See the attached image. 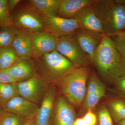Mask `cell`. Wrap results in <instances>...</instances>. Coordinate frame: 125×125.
<instances>
[{
	"instance_id": "30",
	"label": "cell",
	"mask_w": 125,
	"mask_h": 125,
	"mask_svg": "<svg viewBox=\"0 0 125 125\" xmlns=\"http://www.w3.org/2000/svg\"><path fill=\"white\" fill-rule=\"evenodd\" d=\"M115 89L120 96L125 94V75L121 76L114 84Z\"/></svg>"
},
{
	"instance_id": "2",
	"label": "cell",
	"mask_w": 125,
	"mask_h": 125,
	"mask_svg": "<svg viewBox=\"0 0 125 125\" xmlns=\"http://www.w3.org/2000/svg\"><path fill=\"white\" fill-rule=\"evenodd\" d=\"M90 73L89 67H75L58 82L63 97L74 107L78 108L83 104Z\"/></svg>"
},
{
	"instance_id": "26",
	"label": "cell",
	"mask_w": 125,
	"mask_h": 125,
	"mask_svg": "<svg viewBox=\"0 0 125 125\" xmlns=\"http://www.w3.org/2000/svg\"><path fill=\"white\" fill-rule=\"evenodd\" d=\"M97 124L98 125H114L113 120L106 106H102L98 113Z\"/></svg>"
},
{
	"instance_id": "17",
	"label": "cell",
	"mask_w": 125,
	"mask_h": 125,
	"mask_svg": "<svg viewBox=\"0 0 125 125\" xmlns=\"http://www.w3.org/2000/svg\"><path fill=\"white\" fill-rule=\"evenodd\" d=\"M61 0H30L28 6L42 16L57 15Z\"/></svg>"
},
{
	"instance_id": "7",
	"label": "cell",
	"mask_w": 125,
	"mask_h": 125,
	"mask_svg": "<svg viewBox=\"0 0 125 125\" xmlns=\"http://www.w3.org/2000/svg\"><path fill=\"white\" fill-rule=\"evenodd\" d=\"M42 18L45 31L57 39L72 35L76 30L81 28L76 19H66L57 15L42 16Z\"/></svg>"
},
{
	"instance_id": "6",
	"label": "cell",
	"mask_w": 125,
	"mask_h": 125,
	"mask_svg": "<svg viewBox=\"0 0 125 125\" xmlns=\"http://www.w3.org/2000/svg\"><path fill=\"white\" fill-rule=\"evenodd\" d=\"M13 25L16 29L29 33H39L45 31L42 16L28 7L19 9L11 15Z\"/></svg>"
},
{
	"instance_id": "11",
	"label": "cell",
	"mask_w": 125,
	"mask_h": 125,
	"mask_svg": "<svg viewBox=\"0 0 125 125\" xmlns=\"http://www.w3.org/2000/svg\"><path fill=\"white\" fill-rule=\"evenodd\" d=\"M83 50L89 56L93 64L94 53L104 35L79 28L73 34Z\"/></svg>"
},
{
	"instance_id": "34",
	"label": "cell",
	"mask_w": 125,
	"mask_h": 125,
	"mask_svg": "<svg viewBox=\"0 0 125 125\" xmlns=\"http://www.w3.org/2000/svg\"><path fill=\"white\" fill-rule=\"evenodd\" d=\"M23 125H37L35 117L26 120Z\"/></svg>"
},
{
	"instance_id": "20",
	"label": "cell",
	"mask_w": 125,
	"mask_h": 125,
	"mask_svg": "<svg viewBox=\"0 0 125 125\" xmlns=\"http://www.w3.org/2000/svg\"><path fill=\"white\" fill-rule=\"evenodd\" d=\"M20 58L12 46L0 48L1 71L9 69Z\"/></svg>"
},
{
	"instance_id": "16",
	"label": "cell",
	"mask_w": 125,
	"mask_h": 125,
	"mask_svg": "<svg viewBox=\"0 0 125 125\" xmlns=\"http://www.w3.org/2000/svg\"><path fill=\"white\" fill-rule=\"evenodd\" d=\"M94 7L80 11L74 19L78 21L81 28L105 35L102 24L94 13Z\"/></svg>"
},
{
	"instance_id": "14",
	"label": "cell",
	"mask_w": 125,
	"mask_h": 125,
	"mask_svg": "<svg viewBox=\"0 0 125 125\" xmlns=\"http://www.w3.org/2000/svg\"><path fill=\"white\" fill-rule=\"evenodd\" d=\"M97 0H61L57 16L74 19L82 10L94 6Z\"/></svg>"
},
{
	"instance_id": "33",
	"label": "cell",
	"mask_w": 125,
	"mask_h": 125,
	"mask_svg": "<svg viewBox=\"0 0 125 125\" xmlns=\"http://www.w3.org/2000/svg\"><path fill=\"white\" fill-rule=\"evenodd\" d=\"M73 125H86L83 117L76 118L74 122Z\"/></svg>"
},
{
	"instance_id": "31",
	"label": "cell",
	"mask_w": 125,
	"mask_h": 125,
	"mask_svg": "<svg viewBox=\"0 0 125 125\" xmlns=\"http://www.w3.org/2000/svg\"><path fill=\"white\" fill-rule=\"evenodd\" d=\"M21 1L20 0H7V4L9 11L11 13L18 4Z\"/></svg>"
},
{
	"instance_id": "3",
	"label": "cell",
	"mask_w": 125,
	"mask_h": 125,
	"mask_svg": "<svg viewBox=\"0 0 125 125\" xmlns=\"http://www.w3.org/2000/svg\"><path fill=\"white\" fill-rule=\"evenodd\" d=\"M94 9L105 35L111 37L125 31V6L115 0H97Z\"/></svg>"
},
{
	"instance_id": "35",
	"label": "cell",
	"mask_w": 125,
	"mask_h": 125,
	"mask_svg": "<svg viewBox=\"0 0 125 125\" xmlns=\"http://www.w3.org/2000/svg\"><path fill=\"white\" fill-rule=\"evenodd\" d=\"M116 125H125V119L118 122L116 124Z\"/></svg>"
},
{
	"instance_id": "27",
	"label": "cell",
	"mask_w": 125,
	"mask_h": 125,
	"mask_svg": "<svg viewBox=\"0 0 125 125\" xmlns=\"http://www.w3.org/2000/svg\"><path fill=\"white\" fill-rule=\"evenodd\" d=\"M121 58H125V31L111 37Z\"/></svg>"
},
{
	"instance_id": "36",
	"label": "cell",
	"mask_w": 125,
	"mask_h": 125,
	"mask_svg": "<svg viewBox=\"0 0 125 125\" xmlns=\"http://www.w3.org/2000/svg\"><path fill=\"white\" fill-rule=\"evenodd\" d=\"M4 111L2 105H0V117L2 115V113Z\"/></svg>"
},
{
	"instance_id": "38",
	"label": "cell",
	"mask_w": 125,
	"mask_h": 125,
	"mask_svg": "<svg viewBox=\"0 0 125 125\" xmlns=\"http://www.w3.org/2000/svg\"><path fill=\"white\" fill-rule=\"evenodd\" d=\"M1 70H0V71Z\"/></svg>"
},
{
	"instance_id": "19",
	"label": "cell",
	"mask_w": 125,
	"mask_h": 125,
	"mask_svg": "<svg viewBox=\"0 0 125 125\" xmlns=\"http://www.w3.org/2000/svg\"><path fill=\"white\" fill-rule=\"evenodd\" d=\"M106 106L116 124L125 119V102L122 99L116 98L108 99Z\"/></svg>"
},
{
	"instance_id": "13",
	"label": "cell",
	"mask_w": 125,
	"mask_h": 125,
	"mask_svg": "<svg viewBox=\"0 0 125 125\" xmlns=\"http://www.w3.org/2000/svg\"><path fill=\"white\" fill-rule=\"evenodd\" d=\"M57 39L46 31L33 34L32 57L37 58L43 54L56 51Z\"/></svg>"
},
{
	"instance_id": "29",
	"label": "cell",
	"mask_w": 125,
	"mask_h": 125,
	"mask_svg": "<svg viewBox=\"0 0 125 125\" xmlns=\"http://www.w3.org/2000/svg\"><path fill=\"white\" fill-rule=\"evenodd\" d=\"M83 117L86 125H97V117L92 110H89L86 112Z\"/></svg>"
},
{
	"instance_id": "28",
	"label": "cell",
	"mask_w": 125,
	"mask_h": 125,
	"mask_svg": "<svg viewBox=\"0 0 125 125\" xmlns=\"http://www.w3.org/2000/svg\"><path fill=\"white\" fill-rule=\"evenodd\" d=\"M18 82V81L5 70L0 71V83L13 84Z\"/></svg>"
},
{
	"instance_id": "8",
	"label": "cell",
	"mask_w": 125,
	"mask_h": 125,
	"mask_svg": "<svg viewBox=\"0 0 125 125\" xmlns=\"http://www.w3.org/2000/svg\"><path fill=\"white\" fill-rule=\"evenodd\" d=\"M2 107L4 111L15 114L25 120L35 117L39 108L36 104L20 96L11 99Z\"/></svg>"
},
{
	"instance_id": "37",
	"label": "cell",
	"mask_w": 125,
	"mask_h": 125,
	"mask_svg": "<svg viewBox=\"0 0 125 125\" xmlns=\"http://www.w3.org/2000/svg\"><path fill=\"white\" fill-rule=\"evenodd\" d=\"M120 96V98L122 99V100H123V101L125 102V94Z\"/></svg>"
},
{
	"instance_id": "21",
	"label": "cell",
	"mask_w": 125,
	"mask_h": 125,
	"mask_svg": "<svg viewBox=\"0 0 125 125\" xmlns=\"http://www.w3.org/2000/svg\"><path fill=\"white\" fill-rule=\"evenodd\" d=\"M19 96L17 83L5 84L0 83V105H5L16 96Z\"/></svg>"
},
{
	"instance_id": "10",
	"label": "cell",
	"mask_w": 125,
	"mask_h": 125,
	"mask_svg": "<svg viewBox=\"0 0 125 125\" xmlns=\"http://www.w3.org/2000/svg\"><path fill=\"white\" fill-rule=\"evenodd\" d=\"M52 125H73L76 115L73 106L63 96L56 99Z\"/></svg>"
},
{
	"instance_id": "4",
	"label": "cell",
	"mask_w": 125,
	"mask_h": 125,
	"mask_svg": "<svg viewBox=\"0 0 125 125\" xmlns=\"http://www.w3.org/2000/svg\"><path fill=\"white\" fill-rule=\"evenodd\" d=\"M35 59L42 65L44 74L57 83L68 72L76 67L57 51L45 53Z\"/></svg>"
},
{
	"instance_id": "22",
	"label": "cell",
	"mask_w": 125,
	"mask_h": 125,
	"mask_svg": "<svg viewBox=\"0 0 125 125\" xmlns=\"http://www.w3.org/2000/svg\"><path fill=\"white\" fill-rule=\"evenodd\" d=\"M105 93L106 87L104 86L97 91L86 94L82 104L83 111L87 112L92 110L105 95Z\"/></svg>"
},
{
	"instance_id": "9",
	"label": "cell",
	"mask_w": 125,
	"mask_h": 125,
	"mask_svg": "<svg viewBox=\"0 0 125 125\" xmlns=\"http://www.w3.org/2000/svg\"><path fill=\"white\" fill-rule=\"evenodd\" d=\"M19 95L34 103L39 102L45 90V83L41 78H32L17 83Z\"/></svg>"
},
{
	"instance_id": "23",
	"label": "cell",
	"mask_w": 125,
	"mask_h": 125,
	"mask_svg": "<svg viewBox=\"0 0 125 125\" xmlns=\"http://www.w3.org/2000/svg\"><path fill=\"white\" fill-rule=\"evenodd\" d=\"M17 30L13 25L1 28L0 30V48L11 46Z\"/></svg>"
},
{
	"instance_id": "15",
	"label": "cell",
	"mask_w": 125,
	"mask_h": 125,
	"mask_svg": "<svg viewBox=\"0 0 125 125\" xmlns=\"http://www.w3.org/2000/svg\"><path fill=\"white\" fill-rule=\"evenodd\" d=\"M11 46L20 58L32 57L33 34L17 29Z\"/></svg>"
},
{
	"instance_id": "5",
	"label": "cell",
	"mask_w": 125,
	"mask_h": 125,
	"mask_svg": "<svg viewBox=\"0 0 125 125\" xmlns=\"http://www.w3.org/2000/svg\"><path fill=\"white\" fill-rule=\"evenodd\" d=\"M56 50L75 67H89L93 64L89 56L83 50L73 34L57 38Z\"/></svg>"
},
{
	"instance_id": "24",
	"label": "cell",
	"mask_w": 125,
	"mask_h": 125,
	"mask_svg": "<svg viewBox=\"0 0 125 125\" xmlns=\"http://www.w3.org/2000/svg\"><path fill=\"white\" fill-rule=\"evenodd\" d=\"M13 25L12 16L9 11L7 0H0V27Z\"/></svg>"
},
{
	"instance_id": "32",
	"label": "cell",
	"mask_w": 125,
	"mask_h": 125,
	"mask_svg": "<svg viewBox=\"0 0 125 125\" xmlns=\"http://www.w3.org/2000/svg\"><path fill=\"white\" fill-rule=\"evenodd\" d=\"M120 70L122 76L125 75V58H121L120 62Z\"/></svg>"
},
{
	"instance_id": "25",
	"label": "cell",
	"mask_w": 125,
	"mask_h": 125,
	"mask_svg": "<svg viewBox=\"0 0 125 125\" xmlns=\"http://www.w3.org/2000/svg\"><path fill=\"white\" fill-rule=\"evenodd\" d=\"M26 120L15 114L4 111L0 117V125H23Z\"/></svg>"
},
{
	"instance_id": "1",
	"label": "cell",
	"mask_w": 125,
	"mask_h": 125,
	"mask_svg": "<svg viewBox=\"0 0 125 125\" xmlns=\"http://www.w3.org/2000/svg\"><path fill=\"white\" fill-rule=\"evenodd\" d=\"M121 58L111 38L103 35L94 53L93 64L99 76L108 83L114 84L122 76Z\"/></svg>"
},
{
	"instance_id": "12",
	"label": "cell",
	"mask_w": 125,
	"mask_h": 125,
	"mask_svg": "<svg viewBox=\"0 0 125 125\" xmlns=\"http://www.w3.org/2000/svg\"><path fill=\"white\" fill-rule=\"evenodd\" d=\"M56 91L54 87L45 93L35 118L37 125H51L54 113Z\"/></svg>"
},
{
	"instance_id": "18",
	"label": "cell",
	"mask_w": 125,
	"mask_h": 125,
	"mask_svg": "<svg viewBox=\"0 0 125 125\" xmlns=\"http://www.w3.org/2000/svg\"><path fill=\"white\" fill-rule=\"evenodd\" d=\"M29 60L20 58L11 67L5 70L19 82L30 79L33 76L34 69Z\"/></svg>"
}]
</instances>
